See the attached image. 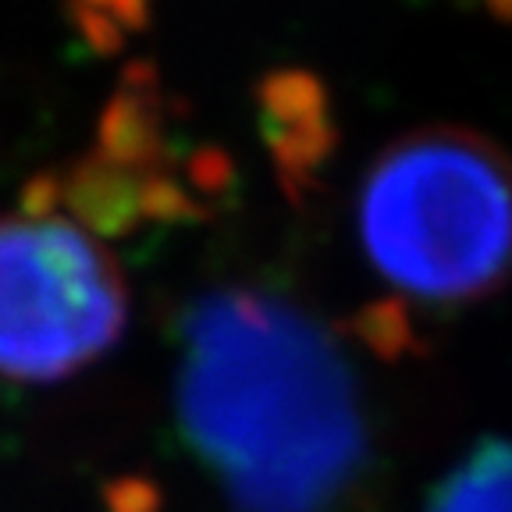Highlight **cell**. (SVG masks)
Here are the masks:
<instances>
[{"mask_svg":"<svg viewBox=\"0 0 512 512\" xmlns=\"http://www.w3.org/2000/svg\"><path fill=\"white\" fill-rule=\"evenodd\" d=\"M128 292L104 242L68 214L0 217V374L61 381L121 338Z\"/></svg>","mask_w":512,"mask_h":512,"instance_id":"obj_3","label":"cell"},{"mask_svg":"<svg viewBox=\"0 0 512 512\" xmlns=\"http://www.w3.org/2000/svg\"><path fill=\"white\" fill-rule=\"evenodd\" d=\"M356 232L370 267L416 303L491 296L512 271V160L470 128H416L367 168Z\"/></svg>","mask_w":512,"mask_h":512,"instance_id":"obj_2","label":"cell"},{"mask_svg":"<svg viewBox=\"0 0 512 512\" xmlns=\"http://www.w3.org/2000/svg\"><path fill=\"white\" fill-rule=\"evenodd\" d=\"M352 331H356V338L367 342L377 356H384V360H399L409 349H416V331H413V324H409V313L399 299H381V303L356 313Z\"/></svg>","mask_w":512,"mask_h":512,"instance_id":"obj_8","label":"cell"},{"mask_svg":"<svg viewBox=\"0 0 512 512\" xmlns=\"http://www.w3.org/2000/svg\"><path fill=\"white\" fill-rule=\"evenodd\" d=\"M256 128L285 196L303 203L338 143L328 89L299 68L271 72L256 86Z\"/></svg>","mask_w":512,"mask_h":512,"instance_id":"obj_4","label":"cell"},{"mask_svg":"<svg viewBox=\"0 0 512 512\" xmlns=\"http://www.w3.org/2000/svg\"><path fill=\"white\" fill-rule=\"evenodd\" d=\"M427 512H512V441H480L434 488Z\"/></svg>","mask_w":512,"mask_h":512,"instance_id":"obj_6","label":"cell"},{"mask_svg":"<svg viewBox=\"0 0 512 512\" xmlns=\"http://www.w3.org/2000/svg\"><path fill=\"white\" fill-rule=\"evenodd\" d=\"M168 143V114L157 72L150 64H132L100 114L96 153L128 168L168 171L175 168Z\"/></svg>","mask_w":512,"mask_h":512,"instance_id":"obj_5","label":"cell"},{"mask_svg":"<svg viewBox=\"0 0 512 512\" xmlns=\"http://www.w3.org/2000/svg\"><path fill=\"white\" fill-rule=\"evenodd\" d=\"M150 0H68V15L86 43L100 54H111L146 25Z\"/></svg>","mask_w":512,"mask_h":512,"instance_id":"obj_7","label":"cell"},{"mask_svg":"<svg viewBox=\"0 0 512 512\" xmlns=\"http://www.w3.org/2000/svg\"><path fill=\"white\" fill-rule=\"evenodd\" d=\"M175 413L235 512H342L367 477V416L345 352L267 288H210L185 306Z\"/></svg>","mask_w":512,"mask_h":512,"instance_id":"obj_1","label":"cell"}]
</instances>
